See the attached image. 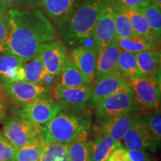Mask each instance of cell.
<instances>
[{"mask_svg": "<svg viewBox=\"0 0 161 161\" xmlns=\"http://www.w3.org/2000/svg\"><path fill=\"white\" fill-rule=\"evenodd\" d=\"M56 39L55 26L41 10L11 9L7 12V31L0 52L27 61L37 56L45 44Z\"/></svg>", "mask_w": 161, "mask_h": 161, "instance_id": "obj_1", "label": "cell"}, {"mask_svg": "<svg viewBox=\"0 0 161 161\" xmlns=\"http://www.w3.org/2000/svg\"><path fill=\"white\" fill-rule=\"evenodd\" d=\"M104 0H85L60 30L68 45L84 46L92 38L94 28ZM74 47V48H75Z\"/></svg>", "mask_w": 161, "mask_h": 161, "instance_id": "obj_2", "label": "cell"}, {"mask_svg": "<svg viewBox=\"0 0 161 161\" xmlns=\"http://www.w3.org/2000/svg\"><path fill=\"white\" fill-rule=\"evenodd\" d=\"M89 127L83 117L60 111L43 127L44 140L67 145L75 140H86Z\"/></svg>", "mask_w": 161, "mask_h": 161, "instance_id": "obj_3", "label": "cell"}, {"mask_svg": "<svg viewBox=\"0 0 161 161\" xmlns=\"http://www.w3.org/2000/svg\"><path fill=\"white\" fill-rule=\"evenodd\" d=\"M3 136L16 149L44 141L43 127L32 123L19 115L5 121Z\"/></svg>", "mask_w": 161, "mask_h": 161, "instance_id": "obj_4", "label": "cell"}, {"mask_svg": "<svg viewBox=\"0 0 161 161\" xmlns=\"http://www.w3.org/2000/svg\"><path fill=\"white\" fill-rule=\"evenodd\" d=\"M98 118L106 119L136 111L138 103L130 86L102 100L96 106Z\"/></svg>", "mask_w": 161, "mask_h": 161, "instance_id": "obj_5", "label": "cell"}, {"mask_svg": "<svg viewBox=\"0 0 161 161\" xmlns=\"http://www.w3.org/2000/svg\"><path fill=\"white\" fill-rule=\"evenodd\" d=\"M128 84L141 106L149 110L160 108V79L142 75L128 80Z\"/></svg>", "mask_w": 161, "mask_h": 161, "instance_id": "obj_6", "label": "cell"}, {"mask_svg": "<svg viewBox=\"0 0 161 161\" xmlns=\"http://www.w3.org/2000/svg\"><path fill=\"white\" fill-rule=\"evenodd\" d=\"M92 85L79 87L65 88L55 86L53 92V99L60 110L71 113H78L85 108L91 98Z\"/></svg>", "mask_w": 161, "mask_h": 161, "instance_id": "obj_7", "label": "cell"}, {"mask_svg": "<svg viewBox=\"0 0 161 161\" xmlns=\"http://www.w3.org/2000/svg\"><path fill=\"white\" fill-rule=\"evenodd\" d=\"M61 111L53 98L43 97L31 102L22 104L18 115L38 126L43 127Z\"/></svg>", "mask_w": 161, "mask_h": 161, "instance_id": "obj_8", "label": "cell"}, {"mask_svg": "<svg viewBox=\"0 0 161 161\" xmlns=\"http://www.w3.org/2000/svg\"><path fill=\"white\" fill-rule=\"evenodd\" d=\"M92 43L96 49L115 42L116 34L114 24L113 0H104L93 33Z\"/></svg>", "mask_w": 161, "mask_h": 161, "instance_id": "obj_9", "label": "cell"}, {"mask_svg": "<svg viewBox=\"0 0 161 161\" xmlns=\"http://www.w3.org/2000/svg\"><path fill=\"white\" fill-rule=\"evenodd\" d=\"M130 87L128 81L119 72L104 75L94 80L91 90L92 105L96 107L108 96Z\"/></svg>", "mask_w": 161, "mask_h": 161, "instance_id": "obj_10", "label": "cell"}, {"mask_svg": "<svg viewBox=\"0 0 161 161\" xmlns=\"http://www.w3.org/2000/svg\"><path fill=\"white\" fill-rule=\"evenodd\" d=\"M81 0H43L41 8L51 23L61 29L79 7Z\"/></svg>", "mask_w": 161, "mask_h": 161, "instance_id": "obj_11", "label": "cell"}, {"mask_svg": "<svg viewBox=\"0 0 161 161\" xmlns=\"http://www.w3.org/2000/svg\"><path fill=\"white\" fill-rule=\"evenodd\" d=\"M127 150H149L154 152L158 142L154 140L142 118H140L125 135L121 142Z\"/></svg>", "mask_w": 161, "mask_h": 161, "instance_id": "obj_12", "label": "cell"}, {"mask_svg": "<svg viewBox=\"0 0 161 161\" xmlns=\"http://www.w3.org/2000/svg\"><path fill=\"white\" fill-rule=\"evenodd\" d=\"M3 90L12 101L19 104H26L46 97L49 89L27 80H18L3 83Z\"/></svg>", "mask_w": 161, "mask_h": 161, "instance_id": "obj_13", "label": "cell"}, {"mask_svg": "<svg viewBox=\"0 0 161 161\" xmlns=\"http://www.w3.org/2000/svg\"><path fill=\"white\" fill-rule=\"evenodd\" d=\"M38 56L47 73L57 77H59L68 59L65 49L55 41L45 44Z\"/></svg>", "mask_w": 161, "mask_h": 161, "instance_id": "obj_14", "label": "cell"}, {"mask_svg": "<svg viewBox=\"0 0 161 161\" xmlns=\"http://www.w3.org/2000/svg\"><path fill=\"white\" fill-rule=\"evenodd\" d=\"M141 117L136 111L104 119L101 124V133L120 142L130 128Z\"/></svg>", "mask_w": 161, "mask_h": 161, "instance_id": "obj_15", "label": "cell"}, {"mask_svg": "<svg viewBox=\"0 0 161 161\" xmlns=\"http://www.w3.org/2000/svg\"><path fill=\"white\" fill-rule=\"evenodd\" d=\"M69 59L83 73L90 84L95 80L96 49L86 46H77L70 52Z\"/></svg>", "mask_w": 161, "mask_h": 161, "instance_id": "obj_16", "label": "cell"}, {"mask_svg": "<svg viewBox=\"0 0 161 161\" xmlns=\"http://www.w3.org/2000/svg\"><path fill=\"white\" fill-rule=\"evenodd\" d=\"M120 51L116 41L96 49L95 80L118 72L117 63Z\"/></svg>", "mask_w": 161, "mask_h": 161, "instance_id": "obj_17", "label": "cell"}, {"mask_svg": "<svg viewBox=\"0 0 161 161\" xmlns=\"http://www.w3.org/2000/svg\"><path fill=\"white\" fill-rule=\"evenodd\" d=\"M21 58L11 53L0 55V79L3 83L25 80L24 64Z\"/></svg>", "mask_w": 161, "mask_h": 161, "instance_id": "obj_18", "label": "cell"}, {"mask_svg": "<svg viewBox=\"0 0 161 161\" xmlns=\"http://www.w3.org/2000/svg\"><path fill=\"white\" fill-rule=\"evenodd\" d=\"M25 80L50 89L57 82V76L47 73L39 56L25 61L24 64Z\"/></svg>", "mask_w": 161, "mask_h": 161, "instance_id": "obj_19", "label": "cell"}, {"mask_svg": "<svg viewBox=\"0 0 161 161\" xmlns=\"http://www.w3.org/2000/svg\"><path fill=\"white\" fill-rule=\"evenodd\" d=\"M134 55L142 75L160 79L161 55L158 49L139 52Z\"/></svg>", "mask_w": 161, "mask_h": 161, "instance_id": "obj_20", "label": "cell"}, {"mask_svg": "<svg viewBox=\"0 0 161 161\" xmlns=\"http://www.w3.org/2000/svg\"><path fill=\"white\" fill-rule=\"evenodd\" d=\"M89 145L90 161H107L114 150L122 147L120 142L102 133Z\"/></svg>", "mask_w": 161, "mask_h": 161, "instance_id": "obj_21", "label": "cell"}, {"mask_svg": "<svg viewBox=\"0 0 161 161\" xmlns=\"http://www.w3.org/2000/svg\"><path fill=\"white\" fill-rule=\"evenodd\" d=\"M56 85L65 88L79 87L91 84L69 58L66 60Z\"/></svg>", "mask_w": 161, "mask_h": 161, "instance_id": "obj_22", "label": "cell"}, {"mask_svg": "<svg viewBox=\"0 0 161 161\" xmlns=\"http://www.w3.org/2000/svg\"><path fill=\"white\" fill-rule=\"evenodd\" d=\"M116 43L121 51L129 52L134 55L148 50L157 49L158 45L152 39L138 36L124 39H116Z\"/></svg>", "mask_w": 161, "mask_h": 161, "instance_id": "obj_23", "label": "cell"}, {"mask_svg": "<svg viewBox=\"0 0 161 161\" xmlns=\"http://www.w3.org/2000/svg\"><path fill=\"white\" fill-rule=\"evenodd\" d=\"M114 24L116 39L130 38L135 36L132 31L129 19L125 12L124 8L116 0H113Z\"/></svg>", "mask_w": 161, "mask_h": 161, "instance_id": "obj_24", "label": "cell"}, {"mask_svg": "<svg viewBox=\"0 0 161 161\" xmlns=\"http://www.w3.org/2000/svg\"><path fill=\"white\" fill-rule=\"evenodd\" d=\"M124 8L125 12L129 19L132 31L135 36L150 38L155 41L153 37L150 27L144 15L138 8ZM156 42V41H155Z\"/></svg>", "mask_w": 161, "mask_h": 161, "instance_id": "obj_25", "label": "cell"}, {"mask_svg": "<svg viewBox=\"0 0 161 161\" xmlns=\"http://www.w3.org/2000/svg\"><path fill=\"white\" fill-rule=\"evenodd\" d=\"M118 72L125 79L130 80L142 76L139 69L134 54L120 51L117 63Z\"/></svg>", "mask_w": 161, "mask_h": 161, "instance_id": "obj_26", "label": "cell"}, {"mask_svg": "<svg viewBox=\"0 0 161 161\" xmlns=\"http://www.w3.org/2000/svg\"><path fill=\"white\" fill-rule=\"evenodd\" d=\"M138 9L146 19L154 40L159 43L161 37V9L152 3Z\"/></svg>", "mask_w": 161, "mask_h": 161, "instance_id": "obj_27", "label": "cell"}, {"mask_svg": "<svg viewBox=\"0 0 161 161\" xmlns=\"http://www.w3.org/2000/svg\"><path fill=\"white\" fill-rule=\"evenodd\" d=\"M39 161H68L66 145L44 140Z\"/></svg>", "mask_w": 161, "mask_h": 161, "instance_id": "obj_28", "label": "cell"}, {"mask_svg": "<svg viewBox=\"0 0 161 161\" xmlns=\"http://www.w3.org/2000/svg\"><path fill=\"white\" fill-rule=\"evenodd\" d=\"M68 161H90V145L86 140H78L66 145Z\"/></svg>", "mask_w": 161, "mask_h": 161, "instance_id": "obj_29", "label": "cell"}, {"mask_svg": "<svg viewBox=\"0 0 161 161\" xmlns=\"http://www.w3.org/2000/svg\"><path fill=\"white\" fill-rule=\"evenodd\" d=\"M44 141L18 148L16 151L14 161H39Z\"/></svg>", "mask_w": 161, "mask_h": 161, "instance_id": "obj_30", "label": "cell"}, {"mask_svg": "<svg viewBox=\"0 0 161 161\" xmlns=\"http://www.w3.org/2000/svg\"><path fill=\"white\" fill-rule=\"evenodd\" d=\"M142 119L149 129L154 140L158 143H160L161 139V114L160 108L152 110V113Z\"/></svg>", "mask_w": 161, "mask_h": 161, "instance_id": "obj_31", "label": "cell"}, {"mask_svg": "<svg viewBox=\"0 0 161 161\" xmlns=\"http://www.w3.org/2000/svg\"><path fill=\"white\" fill-rule=\"evenodd\" d=\"M17 149L0 134V161H14Z\"/></svg>", "mask_w": 161, "mask_h": 161, "instance_id": "obj_32", "label": "cell"}, {"mask_svg": "<svg viewBox=\"0 0 161 161\" xmlns=\"http://www.w3.org/2000/svg\"><path fill=\"white\" fill-rule=\"evenodd\" d=\"M127 152L130 161H153L151 156L146 151L127 150Z\"/></svg>", "mask_w": 161, "mask_h": 161, "instance_id": "obj_33", "label": "cell"}, {"mask_svg": "<svg viewBox=\"0 0 161 161\" xmlns=\"http://www.w3.org/2000/svg\"><path fill=\"white\" fill-rule=\"evenodd\" d=\"M120 5L128 8H140L151 3V0H116Z\"/></svg>", "mask_w": 161, "mask_h": 161, "instance_id": "obj_34", "label": "cell"}, {"mask_svg": "<svg viewBox=\"0 0 161 161\" xmlns=\"http://www.w3.org/2000/svg\"><path fill=\"white\" fill-rule=\"evenodd\" d=\"M107 161H130L128 158V152L123 147L114 150L111 153Z\"/></svg>", "mask_w": 161, "mask_h": 161, "instance_id": "obj_35", "label": "cell"}, {"mask_svg": "<svg viewBox=\"0 0 161 161\" xmlns=\"http://www.w3.org/2000/svg\"><path fill=\"white\" fill-rule=\"evenodd\" d=\"M23 3V0H0V8L4 11L18 8Z\"/></svg>", "mask_w": 161, "mask_h": 161, "instance_id": "obj_36", "label": "cell"}, {"mask_svg": "<svg viewBox=\"0 0 161 161\" xmlns=\"http://www.w3.org/2000/svg\"><path fill=\"white\" fill-rule=\"evenodd\" d=\"M7 31V14L0 17V44L5 37Z\"/></svg>", "mask_w": 161, "mask_h": 161, "instance_id": "obj_37", "label": "cell"}, {"mask_svg": "<svg viewBox=\"0 0 161 161\" xmlns=\"http://www.w3.org/2000/svg\"><path fill=\"white\" fill-rule=\"evenodd\" d=\"M31 9H39L41 7L43 0H23Z\"/></svg>", "mask_w": 161, "mask_h": 161, "instance_id": "obj_38", "label": "cell"}, {"mask_svg": "<svg viewBox=\"0 0 161 161\" xmlns=\"http://www.w3.org/2000/svg\"><path fill=\"white\" fill-rule=\"evenodd\" d=\"M151 3L156 7H158V8L161 9V0H151Z\"/></svg>", "mask_w": 161, "mask_h": 161, "instance_id": "obj_39", "label": "cell"}, {"mask_svg": "<svg viewBox=\"0 0 161 161\" xmlns=\"http://www.w3.org/2000/svg\"><path fill=\"white\" fill-rule=\"evenodd\" d=\"M3 85L0 80V104H2V99H3Z\"/></svg>", "mask_w": 161, "mask_h": 161, "instance_id": "obj_40", "label": "cell"}, {"mask_svg": "<svg viewBox=\"0 0 161 161\" xmlns=\"http://www.w3.org/2000/svg\"><path fill=\"white\" fill-rule=\"evenodd\" d=\"M3 104H0V119H1V116H2V114H3Z\"/></svg>", "mask_w": 161, "mask_h": 161, "instance_id": "obj_41", "label": "cell"}, {"mask_svg": "<svg viewBox=\"0 0 161 161\" xmlns=\"http://www.w3.org/2000/svg\"><path fill=\"white\" fill-rule=\"evenodd\" d=\"M5 11H4V10L2 8H0V17H2L4 14H5Z\"/></svg>", "mask_w": 161, "mask_h": 161, "instance_id": "obj_42", "label": "cell"}]
</instances>
